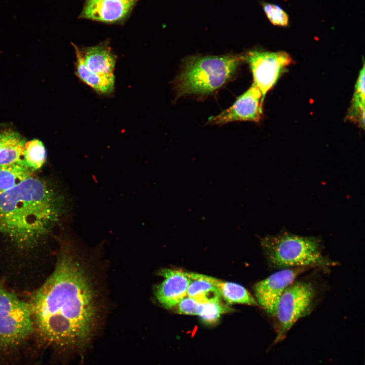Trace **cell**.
Here are the masks:
<instances>
[{
	"label": "cell",
	"mask_w": 365,
	"mask_h": 365,
	"mask_svg": "<svg viewBox=\"0 0 365 365\" xmlns=\"http://www.w3.org/2000/svg\"><path fill=\"white\" fill-rule=\"evenodd\" d=\"M220 287L222 297L228 304H242L251 306L258 305L256 300L240 284L221 281Z\"/></svg>",
	"instance_id": "ac0fdd59"
},
{
	"label": "cell",
	"mask_w": 365,
	"mask_h": 365,
	"mask_svg": "<svg viewBox=\"0 0 365 365\" xmlns=\"http://www.w3.org/2000/svg\"><path fill=\"white\" fill-rule=\"evenodd\" d=\"M310 268H311L305 267L282 269L258 282L254 287L258 304L273 317L283 293L299 275Z\"/></svg>",
	"instance_id": "ba28073f"
},
{
	"label": "cell",
	"mask_w": 365,
	"mask_h": 365,
	"mask_svg": "<svg viewBox=\"0 0 365 365\" xmlns=\"http://www.w3.org/2000/svg\"><path fill=\"white\" fill-rule=\"evenodd\" d=\"M245 61L248 63L253 78L264 99L281 75L292 62L291 56L284 51L268 52L258 50L248 52Z\"/></svg>",
	"instance_id": "52a82bcc"
},
{
	"label": "cell",
	"mask_w": 365,
	"mask_h": 365,
	"mask_svg": "<svg viewBox=\"0 0 365 365\" xmlns=\"http://www.w3.org/2000/svg\"><path fill=\"white\" fill-rule=\"evenodd\" d=\"M121 1H124V2H130V3H132L134 4L135 2L137 0H121Z\"/></svg>",
	"instance_id": "603a6c76"
},
{
	"label": "cell",
	"mask_w": 365,
	"mask_h": 365,
	"mask_svg": "<svg viewBox=\"0 0 365 365\" xmlns=\"http://www.w3.org/2000/svg\"><path fill=\"white\" fill-rule=\"evenodd\" d=\"M95 300L82 266L72 256L63 254L29 303L34 327L51 345L82 350L95 330Z\"/></svg>",
	"instance_id": "6da1fadb"
},
{
	"label": "cell",
	"mask_w": 365,
	"mask_h": 365,
	"mask_svg": "<svg viewBox=\"0 0 365 365\" xmlns=\"http://www.w3.org/2000/svg\"><path fill=\"white\" fill-rule=\"evenodd\" d=\"M264 13L272 24L280 27H287L289 25L288 14L279 5L263 2Z\"/></svg>",
	"instance_id": "44dd1931"
},
{
	"label": "cell",
	"mask_w": 365,
	"mask_h": 365,
	"mask_svg": "<svg viewBox=\"0 0 365 365\" xmlns=\"http://www.w3.org/2000/svg\"><path fill=\"white\" fill-rule=\"evenodd\" d=\"M26 142L17 131H0V166L13 164L25 166L23 154Z\"/></svg>",
	"instance_id": "5bb4252c"
},
{
	"label": "cell",
	"mask_w": 365,
	"mask_h": 365,
	"mask_svg": "<svg viewBox=\"0 0 365 365\" xmlns=\"http://www.w3.org/2000/svg\"></svg>",
	"instance_id": "cb8c5ba5"
},
{
	"label": "cell",
	"mask_w": 365,
	"mask_h": 365,
	"mask_svg": "<svg viewBox=\"0 0 365 365\" xmlns=\"http://www.w3.org/2000/svg\"><path fill=\"white\" fill-rule=\"evenodd\" d=\"M33 171L19 164L0 166V193L11 189L29 177L33 175Z\"/></svg>",
	"instance_id": "e0dca14e"
},
{
	"label": "cell",
	"mask_w": 365,
	"mask_h": 365,
	"mask_svg": "<svg viewBox=\"0 0 365 365\" xmlns=\"http://www.w3.org/2000/svg\"><path fill=\"white\" fill-rule=\"evenodd\" d=\"M261 244L268 262L273 269L308 267L328 268L337 263L322 254L320 240L287 232L269 235Z\"/></svg>",
	"instance_id": "277c9868"
},
{
	"label": "cell",
	"mask_w": 365,
	"mask_h": 365,
	"mask_svg": "<svg viewBox=\"0 0 365 365\" xmlns=\"http://www.w3.org/2000/svg\"><path fill=\"white\" fill-rule=\"evenodd\" d=\"M264 101L262 94L253 83L243 94L238 96L228 108L210 118L211 125H223L234 121L259 122L262 118Z\"/></svg>",
	"instance_id": "9c48e42d"
},
{
	"label": "cell",
	"mask_w": 365,
	"mask_h": 365,
	"mask_svg": "<svg viewBox=\"0 0 365 365\" xmlns=\"http://www.w3.org/2000/svg\"><path fill=\"white\" fill-rule=\"evenodd\" d=\"M364 64L360 70L355 86L351 105L348 110L346 119L357 124L360 128L364 127Z\"/></svg>",
	"instance_id": "2e32d148"
},
{
	"label": "cell",
	"mask_w": 365,
	"mask_h": 365,
	"mask_svg": "<svg viewBox=\"0 0 365 365\" xmlns=\"http://www.w3.org/2000/svg\"><path fill=\"white\" fill-rule=\"evenodd\" d=\"M161 275L164 279L157 287L155 295L159 302L169 309L187 296L189 281L186 272L179 270L164 269Z\"/></svg>",
	"instance_id": "8fae6325"
},
{
	"label": "cell",
	"mask_w": 365,
	"mask_h": 365,
	"mask_svg": "<svg viewBox=\"0 0 365 365\" xmlns=\"http://www.w3.org/2000/svg\"><path fill=\"white\" fill-rule=\"evenodd\" d=\"M134 4L121 0H86L81 17L106 23L124 19Z\"/></svg>",
	"instance_id": "30bf717a"
},
{
	"label": "cell",
	"mask_w": 365,
	"mask_h": 365,
	"mask_svg": "<svg viewBox=\"0 0 365 365\" xmlns=\"http://www.w3.org/2000/svg\"><path fill=\"white\" fill-rule=\"evenodd\" d=\"M46 150L43 142L33 139L26 142L23 159L26 167L32 171L41 168L46 160Z\"/></svg>",
	"instance_id": "d6986e66"
},
{
	"label": "cell",
	"mask_w": 365,
	"mask_h": 365,
	"mask_svg": "<svg viewBox=\"0 0 365 365\" xmlns=\"http://www.w3.org/2000/svg\"><path fill=\"white\" fill-rule=\"evenodd\" d=\"M230 310V307L224 305L221 302L200 303L197 315L203 322L212 324L218 321L222 314Z\"/></svg>",
	"instance_id": "ffe728a7"
},
{
	"label": "cell",
	"mask_w": 365,
	"mask_h": 365,
	"mask_svg": "<svg viewBox=\"0 0 365 365\" xmlns=\"http://www.w3.org/2000/svg\"><path fill=\"white\" fill-rule=\"evenodd\" d=\"M244 61L245 54L187 57L174 81L176 98L214 93L232 79Z\"/></svg>",
	"instance_id": "3957f363"
},
{
	"label": "cell",
	"mask_w": 365,
	"mask_h": 365,
	"mask_svg": "<svg viewBox=\"0 0 365 365\" xmlns=\"http://www.w3.org/2000/svg\"><path fill=\"white\" fill-rule=\"evenodd\" d=\"M189 283L187 296L199 303L221 302V280L214 277L194 273L186 272Z\"/></svg>",
	"instance_id": "4fadbf2b"
},
{
	"label": "cell",
	"mask_w": 365,
	"mask_h": 365,
	"mask_svg": "<svg viewBox=\"0 0 365 365\" xmlns=\"http://www.w3.org/2000/svg\"><path fill=\"white\" fill-rule=\"evenodd\" d=\"M199 304L195 300L186 297L178 303V312L182 314L197 315Z\"/></svg>",
	"instance_id": "7402d4cb"
},
{
	"label": "cell",
	"mask_w": 365,
	"mask_h": 365,
	"mask_svg": "<svg viewBox=\"0 0 365 365\" xmlns=\"http://www.w3.org/2000/svg\"><path fill=\"white\" fill-rule=\"evenodd\" d=\"M316 294L314 285L304 280H295L285 290L272 317L277 333L275 343L282 340L299 319L311 312Z\"/></svg>",
	"instance_id": "5b68a950"
},
{
	"label": "cell",
	"mask_w": 365,
	"mask_h": 365,
	"mask_svg": "<svg viewBox=\"0 0 365 365\" xmlns=\"http://www.w3.org/2000/svg\"><path fill=\"white\" fill-rule=\"evenodd\" d=\"M60 211L53 187L32 175L0 193V232L21 247L32 246L49 233Z\"/></svg>",
	"instance_id": "7a4b0ae2"
},
{
	"label": "cell",
	"mask_w": 365,
	"mask_h": 365,
	"mask_svg": "<svg viewBox=\"0 0 365 365\" xmlns=\"http://www.w3.org/2000/svg\"><path fill=\"white\" fill-rule=\"evenodd\" d=\"M73 46L76 57L77 76L98 94L106 95L113 93L115 90V75H99L90 71L83 61L80 48L75 44Z\"/></svg>",
	"instance_id": "9a60e30c"
},
{
	"label": "cell",
	"mask_w": 365,
	"mask_h": 365,
	"mask_svg": "<svg viewBox=\"0 0 365 365\" xmlns=\"http://www.w3.org/2000/svg\"><path fill=\"white\" fill-rule=\"evenodd\" d=\"M83 61L91 72L99 75H114L117 57L108 43L80 49Z\"/></svg>",
	"instance_id": "7c38bea8"
},
{
	"label": "cell",
	"mask_w": 365,
	"mask_h": 365,
	"mask_svg": "<svg viewBox=\"0 0 365 365\" xmlns=\"http://www.w3.org/2000/svg\"><path fill=\"white\" fill-rule=\"evenodd\" d=\"M33 328L29 304L0 287V346L5 349L16 347Z\"/></svg>",
	"instance_id": "8992f818"
}]
</instances>
